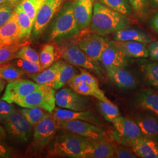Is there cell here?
I'll list each match as a JSON object with an SVG mask.
<instances>
[{
  "instance_id": "cell-2",
  "label": "cell",
  "mask_w": 158,
  "mask_h": 158,
  "mask_svg": "<svg viewBox=\"0 0 158 158\" xmlns=\"http://www.w3.org/2000/svg\"><path fill=\"white\" fill-rule=\"evenodd\" d=\"M91 141L90 139L63 130L57 136L50 152L53 155L84 158V153Z\"/></svg>"
},
{
  "instance_id": "cell-34",
  "label": "cell",
  "mask_w": 158,
  "mask_h": 158,
  "mask_svg": "<svg viewBox=\"0 0 158 158\" xmlns=\"http://www.w3.org/2000/svg\"><path fill=\"white\" fill-rule=\"evenodd\" d=\"M100 3L123 15H130L132 8L127 0H97Z\"/></svg>"
},
{
  "instance_id": "cell-44",
  "label": "cell",
  "mask_w": 158,
  "mask_h": 158,
  "mask_svg": "<svg viewBox=\"0 0 158 158\" xmlns=\"http://www.w3.org/2000/svg\"><path fill=\"white\" fill-rule=\"evenodd\" d=\"M12 151L11 149L0 143V158H7L11 157Z\"/></svg>"
},
{
  "instance_id": "cell-20",
  "label": "cell",
  "mask_w": 158,
  "mask_h": 158,
  "mask_svg": "<svg viewBox=\"0 0 158 158\" xmlns=\"http://www.w3.org/2000/svg\"><path fill=\"white\" fill-rule=\"evenodd\" d=\"M115 133L120 136L127 138H135L143 136L139 127L134 119L120 116L113 123Z\"/></svg>"
},
{
  "instance_id": "cell-5",
  "label": "cell",
  "mask_w": 158,
  "mask_h": 158,
  "mask_svg": "<svg viewBox=\"0 0 158 158\" xmlns=\"http://www.w3.org/2000/svg\"><path fill=\"white\" fill-rule=\"evenodd\" d=\"M111 138L119 144L130 147L136 156L142 158H158V143L157 141L147 137L127 138L117 135L113 131Z\"/></svg>"
},
{
  "instance_id": "cell-48",
  "label": "cell",
  "mask_w": 158,
  "mask_h": 158,
  "mask_svg": "<svg viewBox=\"0 0 158 158\" xmlns=\"http://www.w3.org/2000/svg\"><path fill=\"white\" fill-rule=\"evenodd\" d=\"M4 88V83L2 81L1 79H0V93L3 90Z\"/></svg>"
},
{
  "instance_id": "cell-41",
  "label": "cell",
  "mask_w": 158,
  "mask_h": 158,
  "mask_svg": "<svg viewBox=\"0 0 158 158\" xmlns=\"http://www.w3.org/2000/svg\"><path fill=\"white\" fill-rule=\"evenodd\" d=\"M15 111L11 103L0 99V121L3 122Z\"/></svg>"
},
{
  "instance_id": "cell-8",
  "label": "cell",
  "mask_w": 158,
  "mask_h": 158,
  "mask_svg": "<svg viewBox=\"0 0 158 158\" xmlns=\"http://www.w3.org/2000/svg\"><path fill=\"white\" fill-rule=\"evenodd\" d=\"M90 104V100L86 96L79 94L72 88L66 87L56 93V104L62 108L85 111L89 109Z\"/></svg>"
},
{
  "instance_id": "cell-23",
  "label": "cell",
  "mask_w": 158,
  "mask_h": 158,
  "mask_svg": "<svg viewBox=\"0 0 158 158\" xmlns=\"http://www.w3.org/2000/svg\"><path fill=\"white\" fill-rule=\"evenodd\" d=\"M136 102L139 107L154 113L158 117V92L151 89L141 91L136 94Z\"/></svg>"
},
{
  "instance_id": "cell-32",
  "label": "cell",
  "mask_w": 158,
  "mask_h": 158,
  "mask_svg": "<svg viewBox=\"0 0 158 158\" xmlns=\"http://www.w3.org/2000/svg\"><path fill=\"white\" fill-rule=\"evenodd\" d=\"M22 69L10 63L0 64V79L13 81L21 79L23 75Z\"/></svg>"
},
{
  "instance_id": "cell-17",
  "label": "cell",
  "mask_w": 158,
  "mask_h": 158,
  "mask_svg": "<svg viewBox=\"0 0 158 158\" xmlns=\"http://www.w3.org/2000/svg\"><path fill=\"white\" fill-rule=\"evenodd\" d=\"M127 57L124 53L109 41V45L102 54L100 61L107 68H125L128 64Z\"/></svg>"
},
{
  "instance_id": "cell-26",
  "label": "cell",
  "mask_w": 158,
  "mask_h": 158,
  "mask_svg": "<svg viewBox=\"0 0 158 158\" xmlns=\"http://www.w3.org/2000/svg\"><path fill=\"white\" fill-rule=\"evenodd\" d=\"M63 62V61L61 60H57L41 73L32 74L30 76L36 83L40 85H49L55 80L59 71L62 67Z\"/></svg>"
},
{
  "instance_id": "cell-43",
  "label": "cell",
  "mask_w": 158,
  "mask_h": 158,
  "mask_svg": "<svg viewBox=\"0 0 158 158\" xmlns=\"http://www.w3.org/2000/svg\"><path fill=\"white\" fill-rule=\"evenodd\" d=\"M148 50L151 59L158 62V40L151 41L148 46Z\"/></svg>"
},
{
  "instance_id": "cell-47",
  "label": "cell",
  "mask_w": 158,
  "mask_h": 158,
  "mask_svg": "<svg viewBox=\"0 0 158 158\" xmlns=\"http://www.w3.org/2000/svg\"><path fill=\"white\" fill-rule=\"evenodd\" d=\"M149 3L155 8H158V0H149Z\"/></svg>"
},
{
  "instance_id": "cell-35",
  "label": "cell",
  "mask_w": 158,
  "mask_h": 158,
  "mask_svg": "<svg viewBox=\"0 0 158 158\" xmlns=\"http://www.w3.org/2000/svg\"><path fill=\"white\" fill-rule=\"evenodd\" d=\"M46 0H22L19 4L34 23L37 12Z\"/></svg>"
},
{
  "instance_id": "cell-21",
  "label": "cell",
  "mask_w": 158,
  "mask_h": 158,
  "mask_svg": "<svg viewBox=\"0 0 158 158\" xmlns=\"http://www.w3.org/2000/svg\"><path fill=\"white\" fill-rule=\"evenodd\" d=\"M134 120L139 127L142 135L158 141V119L149 115L139 114Z\"/></svg>"
},
{
  "instance_id": "cell-39",
  "label": "cell",
  "mask_w": 158,
  "mask_h": 158,
  "mask_svg": "<svg viewBox=\"0 0 158 158\" xmlns=\"http://www.w3.org/2000/svg\"><path fill=\"white\" fill-rule=\"evenodd\" d=\"M15 64L18 68H20L23 71L31 73H40L45 70L40 64L28 60L18 59L15 62Z\"/></svg>"
},
{
  "instance_id": "cell-49",
  "label": "cell",
  "mask_w": 158,
  "mask_h": 158,
  "mask_svg": "<svg viewBox=\"0 0 158 158\" xmlns=\"http://www.w3.org/2000/svg\"><path fill=\"white\" fill-rule=\"evenodd\" d=\"M18 1V0H8L7 2H9L11 3L12 4H14V5H15V6H17Z\"/></svg>"
},
{
  "instance_id": "cell-29",
  "label": "cell",
  "mask_w": 158,
  "mask_h": 158,
  "mask_svg": "<svg viewBox=\"0 0 158 158\" xmlns=\"http://www.w3.org/2000/svg\"><path fill=\"white\" fill-rule=\"evenodd\" d=\"M30 44L29 39L21 40L10 45L0 48V64L6 63L15 59L18 51L23 46L28 45Z\"/></svg>"
},
{
  "instance_id": "cell-37",
  "label": "cell",
  "mask_w": 158,
  "mask_h": 158,
  "mask_svg": "<svg viewBox=\"0 0 158 158\" xmlns=\"http://www.w3.org/2000/svg\"><path fill=\"white\" fill-rule=\"evenodd\" d=\"M15 59L28 60L40 64V55L29 45L23 46L18 51L15 56Z\"/></svg>"
},
{
  "instance_id": "cell-19",
  "label": "cell",
  "mask_w": 158,
  "mask_h": 158,
  "mask_svg": "<svg viewBox=\"0 0 158 158\" xmlns=\"http://www.w3.org/2000/svg\"><path fill=\"white\" fill-rule=\"evenodd\" d=\"M115 156V147L107 139L91 140L84 153V158H111Z\"/></svg>"
},
{
  "instance_id": "cell-28",
  "label": "cell",
  "mask_w": 158,
  "mask_h": 158,
  "mask_svg": "<svg viewBox=\"0 0 158 158\" xmlns=\"http://www.w3.org/2000/svg\"><path fill=\"white\" fill-rule=\"evenodd\" d=\"M76 74V70L73 65L63 62L55 80L49 85L54 89H60L68 83Z\"/></svg>"
},
{
  "instance_id": "cell-7",
  "label": "cell",
  "mask_w": 158,
  "mask_h": 158,
  "mask_svg": "<svg viewBox=\"0 0 158 158\" xmlns=\"http://www.w3.org/2000/svg\"><path fill=\"white\" fill-rule=\"evenodd\" d=\"M2 123L6 132L13 139L22 143L28 141L32 134V125L21 113L15 110Z\"/></svg>"
},
{
  "instance_id": "cell-24",
  "label": "cell",
  "mask_w": 158,
  "mask_h": 158,
  "mask_svg": "<svg viewBox=\"0 0 158 158\" xmlns=\"http://www.w3.org/2000/svg\"><path fill=\"white\" fill-rule=\"evenodd\" d=\"M70 87L79 94L85 96H93L98 100L111 102L100 89L99 84L84 82H69Z\"/></svg>"
},
{
  "instance_id": "cell-40",
  "label": "cell",
  "mask_w": 158,
  "mask_h": 158,
  "mask_svg": "<svg viewBox=\"0 0 158 158\" xmlns=\"http://www.w3.org/2000/svg\"><path fill=\"white\" fill-rule=\"evenodd\" d=\"M4 4L0 5V27L7 23L14 13L17 6L7 2Z\"/></svg>"
},
{
  "instance_id": "cell-1",
  "label": "cell",
  "mask_w": 158,
  "mask_h": 158,
  "mask_svg": "<svg viewBox=\"0 0 158 158\" xmlns=\"http://www.w3.org/2000/svg\"><path fill=\"white\" fill-rule=\"evenodd\" d=\"M90 24L91 31L93 33L104 36L127 28L130 22L124 15L96 2Z\"/></svg>"
},
{
  "instance_id": "cell-12",
  "label": "cell",
  "mask_w": 158,
  "mask_h": 158,
  "mask_svg": "<svg viewBox=\"0 0 158 158\" xmlns=\"http://www.w3.org/2000/svg\"><path fill=\"white\" fill-rule=\"evenodd\" d=\"M40 85L35 81L25 79H18L11 81L6 87L1 99L9 103H13L17 100L24 97L39 89Z\"/></svg>"
},
{
  "instance_id": "cell-6",
  "label": "cell",
  "mask_w": 158,
  "mask_h": 158,
  "mask_svg": "<svg viewBox=\"0 0 158 158\" xmlns=\"http://www.w3.org/2000/svg\"><path fill=\"white\" fill-rule=\"evenodd\" d=\"M59 128L66 130L91 140L107 139L104 131L99 126L81 120L56 121Z\"/></svg>"
},
{
  "instance_id": "cell-16",
  "label": "cell",
  "mask_w": 158,
  "mask_h": 158,
  "mask_svg": "<svg viewBox=\"0 0 158 158\" xmlns=\"http://www.w3.org/2000/svg\"><path fill=\"white\" fill-rule=\"evenodd\" d=\"M108 78L116 85L123 89H133L138 85V81L125 68H107Z\"/></svg>"
},
{
  "instance_id": "cell-36",
  "label": "cell",
  "mask_w": 158,
  "mask_h": 158,
  "mask_svg": "<svg viewBox=\"0 0 158 158\" xmlns=\"http://www.w3.org/2000/svg\"><path fill=\"white\" fill-rule=\"evenodd\" d=\"M55 48L51 44L43 46L40 55V63L44 69L49 68L55 61Z\"/></svg>"
},
{
  "instance_id": "cell-18",
  "label": "cell",
  "mask_w": 158,
  "mask_h": 158,
  "mask_svg": "<svg viewBox=\"0 0 158 158\" xmlns=\"http://www.w3.org/2000/svg\"><path fill=\"white\" fill-rule=\"evenodd\" d=\"M21 40V30L14 12L10 19L0 27V48L10 45Z\"/></svg>"
},
{
  "instance_id": "cell-42",
  "label": "cell",
  "mask_w": 158,
  "mask_h": 158,
  "mask_svg": "<svg viewBox=\"0 0 158 158\" xmlns=\"http://www.w3.org/2000/svg\"><path fill=\"white\" fill-rule=\"evenodd\" d=\"M115 157L118 158H135L136 156L133 150L130 147L119 144L115 146Z\"/></svg>"
},
{
  "instance_id": "cell-9",
  "label": "cell",
  "mask_w": 158,
  "mask_h": 158,
  "mask_svg": "<svg viewBox=\"0 0 158 158\" xmlns=\"http://www.w3.org/2000/svg\"><path fill=\"white\" fill-rule=\"evenodd\" d=\"M64 0H46L37 12L34 21L32 35L40 36L45 29L52 18L62 8Z\"/></svg>"
},
{
  "instance_id": "cell-3",
  "label": "cell",
  "mask_w": 158,
  "mask_h": 158,
  "mask_svg": "<svg viewBox=\"0 0 158 158\" xmlns=\"http://www.w3.org/2000/svg\"><path fill=\"white\" fill-rule=\"evenodd\" d=\"M73 8L74 1H69L58 12L49 29L48 38L51 41H60L79 34Z\"/></svg>"
},
{
  "instance_id": "cell-50",
  "label": "cell",
  "mask_w": 158,
  "mask_h": 158,
  "mask_svg": "<svg viewBox=\"0 0 158 158\" xmlns=\"http://www.w3.org/2000/svg\"><path fill=\"white\" fill-rule=\"evenodd\" d=\"M7 1H8V0H0V4L5 3V2H7Z\"/></svg>"
},
{
  "instance_id": "cell-22",
  "label": "cell",
  "mask_w": 158,
  "mask_h": 158,
  "mask_svg": "<svg viewBox=\"0 0 158 158\" xmlns=\"http://www.w3.org/2000/svg\"><path fill=\"white\" fill-rule=\"evenodd\" d=\"M113 44L129 57H148L149 52L145 44L135 41L111 40Z\"/></svg>"
},
{
  "instance_id": "cell-46",
  "label": "cell",
  "mask_w": 158,
  "mask_h": 158,
  "mask_svg": "<svg viewBox=\"0 0 158 158\" xmlns=\"http://www.w3.org/2000/svg\"><path fill=\"white\" fill-rule=\"evenodd\" d=\"M6 136V130L0 124V141L4 139Z\"/></svg>"
},
{
  "instance_id": "cell-14",
  "label": "cell",
  "mask_w": 158,
  "mask_h": 158,
  "mask_svg": "<svg viewBox=\"0 0 158 158\" xmlns=\"http://www.w3.org/2000/svg\"><path fill=\"white\" fill-rule=\"evenodd\" d=\"M52 116L56 121L81 120L91 124L100 125L101 121L93 112L90 110L74 111L68 109L55 108L51 113Z\"/></svg>"
},
{
  "instance_id": "cell-13",
  "label": "cell",
  "mask_w": 158,
  "mask_h": 158,
  "mask_svg": "<svg viewBox=\"0 0 158 158\" xmlns=\"http://www.w3.org/2000/svg\"><path fill=\"white\" fill-rule=\"evenodd\" d=\"M61 56L68 63L93 71L98 76H101L100 69L93 62V60L87 56L85 52L79 48L78 45H73L69 46L63 51Z\"/></svg>"
},
{
  "instance_id": "cell-31",
  "label": "cell",
  "mask_w": 158,
  "mask_h": 158,
  "mask_svg": "<svg viewBox=\"0 0 158 158\" xmlns=\"http://www.w3.org/2000/svg\"><path fill=\"white\" fill-rule=\"evenodd\" d=\"M97 106L103 117L110 123H113L116 119L121 116L118 108L111 102L98 100Z\"/></svg>"
},
{
  "instance_id": "cell-27",
  "label": "cell",
  "mask_w": 158,
  "mask_h": 158,
  "mask_svg": "<svg viewBox=\"0 0 158 158\" xmlns=\"http://www.w3.org/2000/svg\"><path fill=\"white\" fill-rule=\"evenodd\" d=\"M14 12L16 14L17 22L21 30V39H29L34 28V22L19 4L15 7Z\"/></svg>"
},
{
  "instance_id": "cell-30",
  "label": "cell",
  "mask_w": 158,
  "mask_h": 158,
  "mask_svg": "<svg viewBox=\"0 0 158 158\" xmlns=\"http://www.w3.org/2000/svg\"><path fill=\"white\" fill-rule=\"evenodd\" d=\"M19 113L32 126L36 125L42 119L51 115V113L39 107L24 108L19 110Z\"/></svg>"
},
{
  "instance_id": "cell-15",
  "label": "cell",
  "mask_w": 158,
  "mask_h": 158,
  "mask_svg": "<svg viewBox=\"0 0 158 158\" xmlns=\"http://www.w3.org/2000/svg\"><path fill=\"white\" fill-rule=\"evenodd\" d=\"M94 0L74 1V15L80 31H83L90 24L93 14Z\"/></svg>"
},
{
  "instance_id": "cell-4",
  "label": "cell",
  "mask_w": 158,
  "mask_h": 158,
  "mask_svg": "<svg viewBox=\"0 0 158 158\" xmlns=\"http://www.w3.org/2000/svg\"><path fill=\"white\" fill-rule=\"evenodd\" d=\"M55 90L50 85H40L38 89L17 100L15 103L23 108H40L51 114L56 106Z\"/></svg>"
},
{
  "instance_id": "cell-45",
  "label": "cell",
  "mask_w": 158,
  "mask_h": 158,
  "mask_svg": "<svg viewBox=\"0 0 158 158\" xmlns=\"http://www.w3.org/2000/svg\"><path fill=\"white\" fill-rule=\"evenodd\" d=\"M151 23L153 29L158 34V12L153 17Z\"/></svg>"
},
{
  "instance_id": "cell-11",
  "label": "cell",
  "mask_w": 158,
  "mask_h": 158,
  "mask_svg": "<svg viewBox=\"0 0 158 158\" xmlns=\"http://www.w3.org/2000/svg\"><path fill=\"white\" fill-rule=\"evenodd\" d=\"M58 126L56 121L50 115L35 125L33 146L42 149L48 145L55 135Z\"/></svg>"
},
{
  "instance_id": "cell-33",
  "label": "cell",
  "mask_w": 158,
  "mask_h": 158,
  "mask_svg": "<svg viewBox=\"0 0 158 158\" xmlns=\"http://www.w3.org/2000/svg\"><path fill=\"white\" fill-rule=\"evenodd\" d=\"M142 67L147 82L153 87L158 89V63H147Z\"/></svg>"
},
{
  "instance_id": "cell-10",
  "label": "cell",
  "mask_w": 158,
  "mask_h": 158,
  "mask_svg": "<svg viewBox=\"0 0 158 158\" xmlns=\"http://www.w3.org/2000/svg\"><path fill=\"white\" fill-rule=\"evenodd\" d=\"M77 45L92 60L98 61L109 45V41L95 33L85 34L80 38Z\"/></svg>"
},
{
  "instance_id": "cell-38",
  "label": "cell",
  "mask_w": 158,
  "mask_h": 158,
  "mask_svg": "<svg viewBox=\"0 0 158 158\" xmlns=\"http://www.w3.org/2000/svg\"><path fill=\"white\" fill-rule=\"evenodd\" d=\"M136 15L142 19L147 17L149 10V0H128Z\"/></svg>"
},
{
  "instance_id": "cell-25",
  "label": "cell",
  "mask_w": 158,
  "mask_h": 158,
  "mask_svg": "<svg viewBox=\"0 0 158 158\" xmlns=\"http://www.w3.org/2000/svg\"><path fill=\"white\" fill-rule=\"evenodd\" d=\"M114 39L119 41H135L144 44L152 40L151 36L139 29L125 28L114 32Z\"/></svg>"
}]
</instances>
